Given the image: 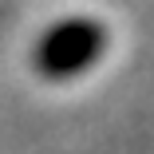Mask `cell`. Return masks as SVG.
<instances>
[{
	"instance_id": "obj_1",
	"label": "cell",
	"mask_w": 154,
	"mask_h": 154,
	"mask_svg": "<svg viewBox=\"0 0 154 154\" xmlns=\"http://www.w3.org/2000/svg\"><path fill=\"white\" fill-rule=\"evenodd\" d=\"M107 48V32L99 20H63L44 32V40L36 44V71L44 79H71L79 71H87Z\"/></svg>"
}]
</instances>
